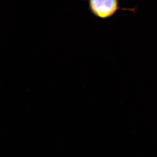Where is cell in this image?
<instances>
[{
    "mask_svg": "<svg viewBox=\"0 0 157 157\" xmlns=\"http://www.w3.org/2000/svg\"><path fill=\"white\" fill-rule=\"evenodd\" d=\"M89 7L93 15L103 19L113 17L120 10L135 11L134 8H122L119 0H89Z\"/></svg>",
    "mask_w": 157,
    "mask_h": 157,
    "instance_id": "obj_1",
    "label": "cell"
}]
</instances>
